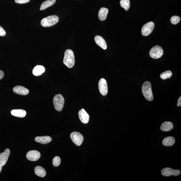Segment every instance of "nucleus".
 Here are the masks:
<instances>
[{
    "mask_svg": "<svg viewBox=\"0 0 181 181\" xmlns=\"http://www.w3.org/2000/svg\"><path fill=\"white\" fill-rule=\"evenodd\" d=\"M35 173L37 175L41 177H45L46 174L45 170L40 166H36L35 168Z\"/></svg>",
    "mask_w": 181,
    "mask_h": 181,
    "instance_id": "nucleus-21",
    "label": "nucleus"
},
{
    "mask_svg": "<svg viewBox=\"0 0 181 181\" xmlns=\"http://www.w3.org/2000/svg\"><path fill=\"white\" fill-rule=\"evenodd\" d=\"M172 75V72L170 70H168L161 73L160 76L161 79L164 80L170 78Z\"/></svg>",
    "mask_w": 181,
    "mask_h": 181,
    "instance_id": "nucleus-24",
    "label": "nucleus"
},
{
    "mask_svg": "<svg viewBox=\"0 0 181 181\" xmlns=\"http://www.w3.org/2000/svg\"><path fill=\"white\" fill-rule=\"evenodd\" d=\"M78 114L79 119L83 123L87 124L88 123L90 116L84 109L83 108L80 109L79 111Z\"/></svg>",
    "mask_w": 181,
    "mask_h": 181,
    "instance_id": "nucleus-12",
    "label": "nucleus"
},
{
    "mask_svg": "<svg viewBox=\"0 0 181 181\" xmlns=\"http://www.w3.org/2000/svg\"><path fill=\"white\" fill-rule=\"evenodd\" d=\"M94 40L95 42L104 50H106L107 48V45L106 41L101 36L97 35L95 37Z\"/></svg>",
    "mask_w": 181,
    "mask_h": 181,
    "instance_id": "nucleus-13",
    "label": "nucleus"
},
{
    "mask_svg": "<svg viewBox=\"0 0 181 181\" xmlns=\"http://www.w3.org/2000/svg\"><path fill=\"white\" fill-rule=\"evenodd\" d=\"M98 87L100 93L103 96H106L108 91L106 80L104 78H102L99 82Z\"/></svg>",
    "mask_w": 181,
    "mask_h": 181,
    "instance_id": "nucleus-9",
    "label": "nucleus"
},
{
    "mask_svg": "<svg viewBox=\"0 0 181 181\" xmlns=\"http://www.w3.org/2000/svg\"><path fill=\"white\" fill-rule=\"evenodd\" d=\"M10 153V151L9 149H6L4 152L0 154V165L4 166L5 165L8 161L9 156Z\"/></svg>",
    "mask_w": 181,
    "mask_h": 181,
    "instance_id": "nucleus-11",
    "label": "nucleus"
},
{
    "mask_svg": "<svg viewBox=\"0 0 181 181\" xmlns=\"http://www.w3.org/2000/svg\"><path fill=\"white\" fill-rule=\"evenodd\" d=\"M173 128V124L172 122L165 121L161 125V130L163 131H169Z\"/></svg>",
    "mask_w": 181,
    "mask_h": 181,
    "instance_id": "nucleus-16",
    "label": "nucleus"
},
{
    "mask_svg": "<svg viewBox=\"0 0 181 181\" xmlns=\"http://www.w3.org/2000/svg\"><path fill=\"white\" fill-rule=\"evenodd\" d=\"M108 13V9L105 8L100 9L98 13V17L100 20L101 21L106 20Z\"/></svg>",
    "mask_w": 181,
    "mask_h": 181,
    "instance_id": "nucleus-19",
    "label": "nucleus"
},
{
    "mask_svg": "<svg viewBox=\"0 0 181 181\" xmlns=\"http://www.w3.org/2000/svg\"><path fill=\"white\" fill-rule=\"evenodd\" d=\"M40 153L36 150H31L28 152L26 154V157L28 160L32 161L38 160L40 157Z\"/></svg>",
    "mask_w": 181,
    "mask_h": 181,
    "instance_id": "nucleus-10",
    "label": "nucleus"
},
{
    "mask_svg": "<svg viewBox=\"0 0 181 181\" xmlns=\"http://www.w3.org/2000/svg\"><path fill=\"white\" fill-rule=\"evenodd\" d=\"M61 159L58 156H55L54 158L52 163L53 164L55 167H58L60 164Z\"/></svg>",
    "mask_w": 181,
    "mask_h": 181,
    "instance_id": "nucleus-26",
    "label": "nucleus"
},
{
    "mask_svg": "<svg viewBox=\"0 0 181 181\" xmlns=\"http://www.w3.org/2000/svg\"><path fill=\"white\" fill-rule=\"evenodd\" d=\"M177 106L180 107L181 106V96H180L178 100V103H177Z\"/></svg>",
    "mask_w": 181,
    "mask_h": 181,
    "instance_id": "nucleus-29",
    "label": "nucleus"
},
{
    "mask_svg": "<svg viewBox=\"0 0 181 181\" xmlns=\"http://www.w3.org/2000/svg\"><path fill=\"white\" fill-rule=\"evenodd\" d=\"M2 169V166L0 165V173L1 172Z\"/></svg>",
    "mask_w": 181,
    "mask_h": 181,
    "instance_id": "nucleus-31",
    "label": "nucleus"
},
{
    "mask_svg": "<svg viewBox=\"0 0 181 181\" xmlns=\"http://www.w3.org/2000/svg\"><path fill=\"white\" fill-rule=\"evenodd\" d=\"M59 19L57 16L52 15L48 16L42 19L41 22V25L45 27H51L57 23Z\"/></svg>",
    "mask_w": 181,
    "mask_h": 181,
    "instance_id": "nucleus-3",
    "label": "nucleus"
},
{
    "mask_svg": "<svg viewBox=\"0 0 181 181\" xmlns=\"http://www.w3.org/2000/svg\"><path fill=\"white\" fill-rule=\"evenodd\" d=\"M171 23L173 25H176L180 21V17L178 16H173L171 17L170 19Z\"/></svg>",
    "mask_w": 181,
    "mask_h": 181,
    "instance_id": "nucleus-25",
    "label": "nucleus"
},
{
    "mask_svg": "<svg viewBox=\"0 0 181 181\" xmlns=\"http://www.w3.org/2000/svg\"><path fill=\"white\" fill-rule=\"evenodd\" d=\"M11 114L14 116L23 118L26 116V112L23 109H14L12 110Z\"/></svg>",
    "mask_w": 181,
    "mask_h": 181,
    "instance_id": "nucleus-17",
    "label": "nucleus"
},
{
    "mask_svg": "<svg viewBox=\"0 0 181 181\" xmlns=\"http://www.w3.org/2000/svg\"><path fill=\"white\" fill-rule=\"evenodd\" d=\"M121 6L126 11H128L130 6V2L129 0H121Z\"/></svg>",
    "mask_w": 181,
    "mask_h": 181,
    "instance_id": "nucleus-23",
    "label": "nucleus"
},
{
    "mask_svg": "<svg viewBox=\"0 0 181 181\" xmlns=\"http://www.w3.org/2000/svg\"><path fill=\"white\" fill-rule=\"evenodd\" d=\"M6 35V31L4 29L0 26V36H4Z\"/></svg>",
    "mask_w": 181,
    "mask_h": 181,
    "instance_id": "nucleus-28",
    "label": "nucleus"
},
{
    "mask_svg": "<svg viewBox=\"0 0 181 181\" xmlns=\"http://www.w3.org/2000/svg\"><path fill=\"white\" fill-rule=\"evenodd\" d=\"M180 171L179 170H175L169 167L163 168L161 171V173L164 177H170L172 175L177 176L180 175Z\"/></svg>",
    "mask_w": 181,
    "mask_h": 181,
    "instance_id": "nucleus-8",
    "label": "nucleus"
},
{
    "mask_svg": "<svg viewBox=\"0 0 181 181\" xmlns=\"http://www.w3.org/2000/svg\"><path fill=\"white\" fill-rule=\"evenodd\" d=\"M53 103L55 109L58 111H61L64 106V98L61 94L56 95L53 98Z\"/></svg>",
    "mask_w": 181,
    "mask_h": 181,
    "instance_id": "nucleus-4",
    "label": "nucleus"
},
{
    "mask_svg": "<svg viewBox=\"0 0 181 181\" xmlns=\"http://www.w3.org/2000/svg\"><path fill=\"white\" fill-rule=\"evenodd\" d=\"M149 54L152 58L157 59L162 57L163 54V50L161 46L156 45L151 48Z\"/></svg>",
    "mask_w": 181,
    "mask_h": 181,
    "instance_id": "nucleus-5",
    "label": "nucleus"
},
{
    "mask_svg": "<svg viewBox=\"0 0 181 181\" xmlns=\"http://www.w3.org/2000/svg\"><path fill=\"white\" fill-rule=\"evenodd\" d=\"M70 137L73 142L77 146L81 145L84 141V137L82 134L77 131H74L70 134Z\"/></svg>",
    "mask_w": 181,
    "mask_h": 181,
    "instance_id": "nucleus-6",
    "label": "nucleus"
},
{
    "mask_svg": "<svg viewBox=\"0 0 181 181\" xmlns=\"http://www.w3.org/2000/svg\"><path fill=\"white\" fill-rule=\"evenodd\" d=\"M142 92L145 99L149 101H152L154 99L152 86L150 82L146 81L144 83L142 87Z\"/></svg>",
    "mask_w": 181,
    "mask_h": 181,
    "instance_id": "nucleus-1",
    "label": "nucleus"
},
{
    "mask_svg": "<svg viewBox=\"0 0 181 181\" xmlns=\"http://www.w3.org/2000/svg\"><path fill=\"white\" fill-rule=\"evenodd\" d=\"M56 0H47L44 1L40 6L41 11L44 10L46 9L53 5L55 3Z\"/></svg>",
    "mask_w": 181,
    "mask_h": 181,
    "instance_id": "nucleus-22",
    "label": "nucleus"
},
{
    "mask_svg": "<svg viewBox=\"0 0 181 181\" xmlns=\"http://www.w3.org/2000/svg\"><path fill=\"white\" fill-rule=\"evenodd\" d=\"M154 24L152 22H149L144 25L141 29V34L144 36H148L153 31L154 28Z\"/></svg>",
    "mask_w": 181,
    "mask_h": 181,
    "instance_id": "nucleus-7",
    "label": "nucleus"
},
{
    "mask_svg": "<svg viewBox=\"0 0 181 181\" xmlns=\"http://www.w3.org/2000/svg\"><path fill=\"white\" fill-rule=\"evenodd\" d=\"M4 75V73L1 70H0V80H1L3 78Z\"/></svg>",
    "mask_w": 181,
    "mask_h": 181,
    "instance_id": "nucleus-30",
    "label": "nucleus"
},
{
    "mask_svg": "<svg viewBox=\"0 0 181 181\" xmlns=\"http://www.w3.org/2000/svg\"><path fill=\"white\" fill-rule=\"evenodd\" d=\"M13 90L15 93L21 95H26L29 93V90L27 89L20 85H17L14 87Z\"/></svg>",
    "mask_w": 181,
    "mask_h": 181,
    "instance_id": "nucleus-14",
    "label": "nucleus"
},
{
    "mask_svg": "<svg viewBox=\"0 0 181 181\" xmlns=\"http://www.w3.org/2000/svg\"><path fill=\"white\" fill-rule=\"evenodd\" d=\"M30 1V0H15V2L18 4H24L27 3Z\"/></svg>",
    "mask_w": 181,
    "mask_h": 181,
    "instance_id": "nucleus-27",
    "label": "nucleus"
},
{
    "mask_svg": "<svg viewBox=\"0 0 181 181\" xmlns=\"http://www.w3.org/2000/svg\"><path fill=\"white\" fill-rule=\"evenodd\" d=\"M45 67L42 65H37L35 66L33 70V74L35 76H39L45 72Z\"/></svg>",
    "mask_w": 181,
    "mask_h": 181,
    "instance_id": "nucleus-18",
    "label": "nucleus"
},
{
    "mask_svg": "<svg viewBox=\"0 0 181 181\" xmlns=\"http://www.w3.org/2000/svg\"><path fill=\"white\" fill-rule=\"evenodd\" d=\"M52 140V138L48 136H37L35 139V141L37 142L43 144L49 143Z\"/></svg>",
    "mask_w": 181,
    "mask_h": 181,
    "instance_id": "nucleus-15",
    "label": "nucleus"
},
{
    "mask_svg": "<svg viewBox=\"0 0 181 181\" xmlns=\"http://www.w3.org/2000/svg\"><path fill=\"white\" fill-rule=\"evenodd\" d=\"M63 62L68 68H71L74 67L75 58L74 52L72 50L68 49L65 51Z\"/></svg>",
    "mask_w": 181,
    "mask_h": 181,
    "instance_id": "nucleus-2",
    "label": "nucleus"
},
{
    "mask_svg": "<svg viewBox=\"0 0 181 181\" xmlns=\"http://www.w3.org/2000/svg\"><path fill=\"white\" fill-rule=\"evenodd\" d=\"M175 139L172 136H168L163 139L162 144L165 146H172L175 143Z\"/></svg>",
    "mask_w": 181,
    "mask_h": 181,
    "instance_id": "nucleus-20",
    "label": "nucleus"
}]
</instances>
